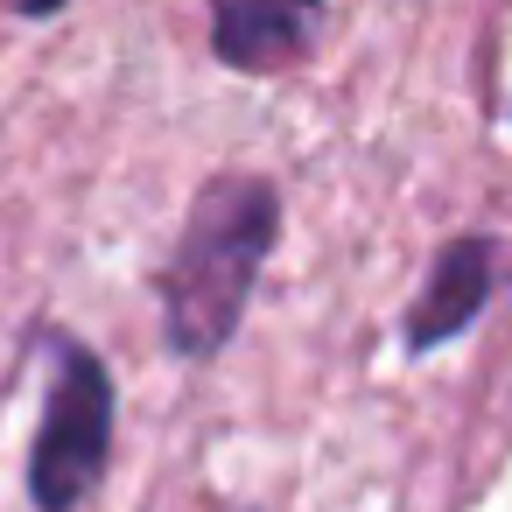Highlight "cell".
<instances>
[{
  "mask_svg": "<svg viewBox=\"0 0 512 512\" xmlns=\"http://www.w3.org/2000/svg\"><path fill=\"white\" fill-rule=\"evenodd\" d=\"M274 246V190L253 176H225L197 197L183 246L169 260L162 281V309H169V344L183 358L218 351L239 330V309L253 295V274Z\"/></svg>",
  "mask_w": 512,
  "mask_h": 512,
  "instance_id": "6da1fadb",
  "label": "cell"
},
{
  "mask_svg": "<svg viewBox=\"0 0 512 512\" xmlns=\"http://www.w3.org/2000/svg\"><path fill=\"white\" fill-rule=\"evenodd\" d=\"M106 442H113V379L92 351L64 344L57 351V386H50L36 449H29V498L43 512H71L92 491V477L106 463Z\"/></svg>",
  "mask_w": 512,
  "mask_h": 512,
  "instance_id": "7a4b0ae2",
  "label": "cell"
},
{
  "mask_svg": "<svg viewBox=\"0 0 512 512\" xmlns=\"http://www.w3.org/2000/svg\"><path fill=\"white\" fill-rule=\"evenodd\" d=\"M323 0H211V50L232 71H281L316 43Z\"/></svg>",
  "mask_w": 512,
  "mask_h": 512,
  "instance_id": "3957f363",
  "label": "cell"
},
{
  "mask_svg": "<svg viewBox=\"0 0 512 512\" xmlns=\"http://www.w3.org/2000/svg\"><path fill=\"white\" fill-rule=\"evenodd\" d=\"M484 288H491V253H484L477 239L449 246V253L435 260V274H428V288H421L414 316H407V344H414V351H428V344L456 337V330L477 316Z\"/></svg>",
  "mask_w": 512,
  "mask_h": 512,
  "instance_id": "277c9868",
  "label": "cell"
},
{
  "mask_svg": "<svg viewBox=\"0 0 512 512\" xmlns=\"http://www.w3.org/2000/svg\"><path fill=\"white\" fill-rule=\"evenodd\" d=\"M15 15H50V8H64V0H8Z\"/></svg>",
  "mask_w": 512,
  "mask_h": 512,
  "instance_id": "5b68a950",
  "label": "cell"
}]
</instances>
